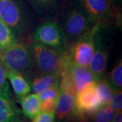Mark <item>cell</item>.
Listing matches in <instances>:
<instances>
[{"label":"cell","mask_w":122,"mask_h":122,"mask_svg":"<svg viewBox=\"0 0 122 122\" xmlns=\"http://www.w3.org/2000/svg\"><path fill=\"white\" fill-rule=\"evenodd\" d=\"M60 74H44L34 78L30 82V89L34 94H38L41 92L59 82Z\"/></svg>","instance_id":"9a60e30c"},{"label":"cell","mask_w":122,"mask_h":122,"mask_svg":"<svg viewBox=\"0 0 122 122\" xmlns=\"http://www.w3.org/2000/svg\"><path fill=\"white\" fill-rule=\"evenodd\" d=\"M32 53L41 73L61 75L63 56V52L61 50L33 41L32 44Z\"/></svg>","instance_id":"277c9868"},{"label":"cell","mask_w":122,"mask_h":122,"mask_svg":"<svg viewBox=\"0 0 122 122\" xmlns=\"http://www.w3.org/2000/svg\"><path fill=\"white\" fill-rule=\"evenodd\" d=\"M109 105L115 110V112L121 111L122 109V90H113Z\"/></svg>","instance_id":"44dd1931"},{"label":"cell","mask_w":122,"mask_h":122,"mask_svg":"<svg viewBox=\"0 0 122 122\" xmlns=\"http://www.w3.org/2000/svg\"><path fill=\"white\" fill-rule=\"evenodd\" d=\"M8 83L7 81V68L0 61V90Z\"/></svg>","instance_id":"cb8c5ba5"},{"label":"cell","mask_w":122,"mask_h":122,"mask_svg":"<svg viewBox=\"0 0 122 122\" xmlns=\"http://www.w3.org/2000/svg\"><path fill=\"white\" fill-rule=\"evenodd\" d=\"M35 13L40 16H55L60 12L65 4V0H25Z\"/></svg>","instance_id":"8fae6325"},{"label":"cell","mask_w":122,"mask_h":122,"mask_svg":"<svg viewBox=\"0 0 122 122\" xmlns=\"http://www.w3.org/2000/svg\"><path fill=\"white\" fill-rule=\"evenodd\" d=\"M16 37L8 25L0 18V51L16 42Z\"/></svg>","instance_id":"e0dca14e"},{"label":"cell","mask_w":122,"mask_h":122,"mask_svg":"<svg viewBox=\"0 0 122 122\" xmlns=\"http://www.w3.org/2000/svg\"><path fill=\"white\" fill-rule=\"evenodd\" d=\"M115 111L109 105L103 106L91 116L90 122H112Z\"/></svg>","instance_id":"d6986e66"},{"label":"cell","mask_w":122,"mask_h":122,"mask_svg":"<svg viewBox=\"0 0 122 122\" xmlns=\"http://www.w3.org/2000/svg\"><path fill=\"white\" fill-rule=\"evenodd\" d=\"M33 41L61 50L66 46L64 33L54 21H47L39 25L33 35Z\"/></svg>","instance_id":"52a82bcc"},{"label":"cell","mask_w":122,"mask_h":122,"mask_svg":"<svg viewBox=\"0 0 122 122\" xmlns=\"http://www.w3.org/2000/svg\"><path fill=\"white\" fill-rule=\"evenodd\" d=\"M113 1L114 5L115 7L116 8L117 10H118L119 8V4H121V2H122V0H113Z\"/></svg>","instance_id":"484cf974"},{"label":"cell","mask_w":122,"mask_h":122,"mask_svg":"<svg viewBox=\"0 0 122 122\" xmlns=\"http://www.w3.org/2000/svg\"><path fill=\"white\" fill-rule=\"evenodd\" d=\"M19 100L22 107V113L26 117L32 120L40 113V100L37 94H28Z\"/></svg>","instance_id":"5bb4252c"},{"label":"cell","mask_w":122,"mask_h":122,"mask_svg":"<svg viewBox=\"0 0 122 122\" xmlns=\"http://www.w3.org/2000/svg\"><path fill=\"white\" fill-rule=\"evenodd\" d=\"M96 91L102 107L109 105L113 92V89L110 86L105 77L99 81H96Z\"/></svg>","instance_id":"2e32d148"},{"label":"cell","mask_w":122,"mask_h":122,"mask_svg":"<svg viewBox=\"0 0 122 122\" xmlns=\"http://www.w3.org/2000/svg\"><path fill=\"white\" fill-rule=\"evenodd\" d=\"M56 100L54 99H47L40 101L39 109L40 112L43 113H52L54 112L56 105Z\"/></svg>","instance_id":"7402d4cb"},{"label":"cell","mask_w":122,"mask_h":122,"mask_svg":"<svg viewBox=\"0 0 122 122\" xmlns=\"http://www.w3.org/2000/svg\"><path fill=\"white\" fill-rule=\"evenodd\" d=\"M31 122H55V115L54 112L52 113H40L32 119Z\"/></svg>","instance_id":"603a6c76"},{"label":"cell","mask_w":122,"mask_h":122,"mask_svg":"<svg viewBox=\"0 0 122 122\" xmlns=\"http://www.w3.org/2000/svg\"><path fill=\"white\" fill-rule=\"evenodd\" d=\"M29 6L25 0H0V18L4 21L15 37L23 36L29 22Z\"/></svg>","instance_id":"7a4b0ae2"},{"label":"cell","mask_w":122,"mask_h":122,"mask_svg":"<svg viewBox=\"0 0 122 122\" xmlns=\"http://www.w3.org/2000/svg\"><path fill=\"white\" fill-rule=\"evenodd\" d=\"M75 94L69 92L60 91L54 111L55 119L65 121L73 115Z\"/></svg>","instance_id":"7c38bea8"},{"label":"cell","mask_w":122,"mask_h":122,"mask_svg":"<svg viewBox=\"0 0 122 122\" xmlns=\"http://www.w3.org/2000/svg\"><path fill=\"white\" fill-rule=\"evenodd\" d=\"M80 1L92 19L98 24L109 22L117 12L113 0H80Z\"/></svg>","instance_id":"9c48e42d"},{"label":"cell","mask_w":122,"mask_h":122,"mask_svg":"<svg viewBox=\"0 0 122 122\" xmlns=\"http://www.w3.org/2000/svg\"><path fill=\"white\" fill-rule=\"evenodd\" d=\"M59 94H60V88L58 83L41 92L37 95L39 96L40 101L47 100V99H54L57 100Z\"/></svg>","instance_id":"ffe728a7"},{"label":"cell","mask_w":122,"mask_h":122,"mask_svg":"<svg viewBox=\"0 0 122 122\" xmlns=\"http://www.w3.org/2000/svg\"><path fill=\"white\" fill-rule=\"evenodd\" d=\"M102 107L96 91V81L87 84L76 94L73 115L81 119L91 117Z\"/></svg>","instance_id":"8992f818"},{"label":"cell","mask_w":122,"mask_h":122,"mask_svg":"<svg viewBox=\"0 0 122 122\" xmlns=\"http://www.w3.org/2000/svg\"><path fill=\"white\" fill-rule=\"evenodd\" d=\"M0 122H21L20 111L12 98L8 83L0 90Z\"/></svg>","instance_id":"30bf717a"},{"label":"cell","mask_w":122,"mask_h":122,"mask_svg":"<svg viewBox=\"0 0 122 122\" xmlns=\"http://www.w3.org/2000/svg\"><path fill=\"white\" fill-rule=\"evenodd\" d=\"M101 26L100 24H95L75 40L69 51H66L72 63L88 67L94 52L95 35Z\"/></svg>","instance_id":"3957f363"},{"label":"cell","mask_w":122,"mask_h":122,"mask_svg":"<svg viewBox=\"0 0 122 122\" xmlns=\"http://www.w3.org/2000/svg\"><path fill=\"white\" fill-rule=\"evenodd\" d=\"M112 122H122V113L121 111L115 112Z\"/></svg>","instance_id":"d4e9b609"},{"label":"cell","mask_w":122,"mask_h":122,"mask_svg":"<svg viewBox=\"0 0 122 122\" xmlns=\"http://www.w3.org/2000/svg\"><path fill=\"white\" fill-rule=\"evenodd\" d=\"M107 81L113 90H122V62H118L107 77Z\"/></svg>","instance_id":"ac0fdd59"},{"label":"cell","mask_w":122,"mask_h":122,"mask_svg":"<svg viewBox=\"0 0 122 122\" xmlns=\"http://www.w3.org/2000/svg\"><path fill=\"white\" fill-rule=\"evenodd\" d=\"M7 79L10 81L12 88L18 100L29 94L31 90L30 83L22 73L7 69Z\"/></svg>","instance_id":"4fadbf2b"},{"label":"cell","mask_w":122,"mask_h":122,"mask_svg":"<svg viewBox=\"0 0 122 122\" xmlns=\"http://www.w3.org/2000/svg\"><path fill=\"white\" fill-rule=\"evenodd\" d=\"M32 54L27 46L16 41L9 47L0 51V61L8 69L24 73L32 65Z\"/></svg>","instance_id":"5b68a950"},{"label":"cell","mask_w":122,"mask_h":122,"mask_svg":"<svg viewBox=\"0 0 122 122\" xmlns=\"http://www.w3.org/2000/svg\"><path fill=\"white\" fill-rule=\"evenodd\" d=\"M60 22L66 46H71L79 36L96 24L86 11L80 0H69L66 2L61 10Z\"/></svg>","instance_id":"6da1fadb"},{"label":"cell","mask_w":122,"mask_h":122,"mask_svg":"<svg viewBox=\"0 0 122 122\" xmlns=\"http://www.w3.org/2000/svg\"><path fill=\"white\" fill-rule=\"evenodd\" d=\"M100 29L95 35L94 52L92 58L88 68L94 75L96 81L105 77L107 67V60L109 57V46L100 35Z\"/></svg>","instance_id":"ba28073f"}]
</instances>
